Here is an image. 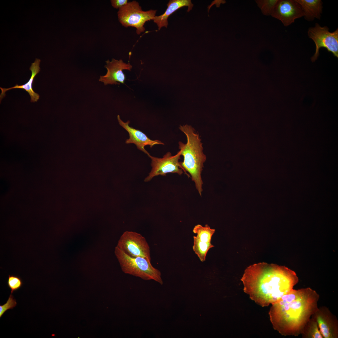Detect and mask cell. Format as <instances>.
I'll return each mask as SVG.
<instances>
[{
    "label": "cell",
    "instance_id": "obj_1",
    "mask_svg": "<svg viewBox=\"0 0 338 338\" xmlns=\"http://www.w3.org/2000/svg\"><path fill=\"white\" fill-rule=\"evenodd\" d=\"M244 292L262 307L279 300L298 282L296 273L288 268L265 262L251 265L241 279Z\"/></svg>",
    "mask_w": 338,
    "mask_h": 338
},
{
    "label": "cell",
    "instance_id": "obj_2",
    "mask_svg": "<svg viewBox=\"0 0 338 338\" xmlns=\"http://www.w3.org/2000/svg\"><path fill=\"white\" fill-rule=\"evenodd\" d=\"M319 295L310 288L294 289L272 304L269 312L274 329L283 336H298L318 309Z\"/></svg>",
    "mask_w": 338,
    "mask_h": 338
},
{
    "label": "cell",
    "instance_id": "obj_3",
    "mask_svg": "<svg viewBox=\"0 0 338 338\" xmlns=\"http://www.w3.org/2000/svg\"><path fill=\"white\" fill-rule=\"evenodd\" d=\"M179 129L187 139L186 144L181 141L178 142L181 155L184 158L183 161L180 162L181 168L188 177L190 176L186 172L190 174L192 180L194 182L196 188L201 196L203 184L201 173L206 159L203 151L202 143L199 135L196 133L195 129L191 125H180Z\"/></svg>",
    "mask_w": 338,
    "mask_h": 338
},
{
    "label": "cell",
    "instance_id": "obj_4",
    "mask_svg": "<svg viewBox=\"0 0 338 338\" xmlns=\"http://www.w3.org/2000/svg\"><path fill=\"white\" fill-rule=\"evenodd\" d=\"M115 254L125 273L163 284L160 271L153 266L151 261L142 257L130 256L117 246L115 248Z\"/></svg>",
    "mask_w": 338,
    "mask_h": 338
},
{
    "label": "cell",
    "instance_id": "obj_5",
    "mask_svg": "<svg viewBox=\"0 0 338 338\" xmlns=\"http://www.w3.org/2000/svg\"><path fill=\"white\" fill-rule=\"evenodd\" d=\"M156 11L152 9L144 11L137 2L133 1L119 9L117 14L119 21L123 26L135 28L139 35L145 31V23L153 20Z\"/></svg>",
    "mask_w": 338,
    "mask_h": 338
},
{
    "label": "cell",
    "instance_id": "obj_6",
    "mask_svg": "<svg viewBox=\"0 0 338 338\" xmlns=\"http://www.w3.org/2000/svg\"><path fill=\"white\" fill-rule=\"evenodd\" d=\"M309 38L314 41L316 46L315 51L311 58L312 62H315L319 56L321 48H326L328 52L338 58V29L331 32L327 26H321L316 23L315 26L310 27L308 31Z\"/></svg>",
    "mask_w": 338,
    "mask_h": 338
},
{
    "label": "cell",
    "instance_id": "obj_7",
    "mask_svg": "<svg viewBox=\"0 0 338 338\" xmlns=\"http://www.w3.org/2000/svg\"><path fill=\"white\" fill-rule=\"evenodd\" d=\"M117 246L130 256L142 257L151 261L150 247L146 238L139 233L131 231L125 232Z\"/></svg>",
    "mask_w": 338,
    "mask_h": 338
},
{
    "label": "cell",
    "instance_id": "obj_8",
    "mask_svg": "<svg viewBox=\"0 0 338 338\" xmlns=\"http://www.w3.org/2000/svg\"><path fill=\"white\" fill-rule=\"evenodd\" d=\"M147 155L151 160L152 169L144 180L146 182L150 181L153 177L158 175L166 176L167 173H170L181 175L183 173L179 161L181 156L180 151L174 156H172L171 152H167L161 158L152 156L150 154Z\"/></svg>",
    "mask_w": 338,
    "mask_h": 338
},
{
    "label": "cell",
    "instance_id": "obj_9",
    "mask_svg": "<svg viewBox=\"0 0 338 338\" xmlns=\"http://www.w3.org/2000/svg\"><path fill=\"white\" fill-rule=\"evenodd\" d=\"M271 16L280 20L287 27L294 23L296 19L304 16V13L296 0H278Z\"/></svg>",
    "mask_w": 338,
    "mask_h": 338
},
{
    "label": "cell",
    "instance_id": "obj_10",
    "mask_svg": "<svg viewBox=\"0 0 338 338\" xmlns=\"http://www.w3.org/2000/svg\"><path fill=\"white\" fill-rule=\"evenodd\" d=\"M311 316L315 319L323 338H338V320L327 307L318 308Z\"/></svg>",
    "mask_w": 338,
    "mask_h": 338
},
{
    "label": "cell",
    "instance_id": "obj_11",
    "mask_svg": "<svg viewBox=\"0 0 338 338\" xmlns=\"http://www.w3.org/2000/svg\"><path fill=\"white\" fill-rule=\"evenodd\" d=\"M106 63L105 67L107 70V73L104 76H100L99 81L103 82L105 85L120 84L118 82L124 84L126 79L123 70L131 71L132 66L129 63H124L122 59L118 60L114 59L111 61L108 60Z\"/></svg>",
    "mask_w": 338,
    "mask_h": 338
},
{
    "label": "cell",
    "instance_id": "obj_12",
    "mask_svg": "<svg viewBox=\"0 0 338 338\" xmlns=\"http://www.w3.org/2000/svg\"><path fill=\"white\" fill-rule=\"evenodd\" d=\"M117 119L120 125L125 129L129 133V138L125 141L126 144H135L138 149L147 155L149 153L146 150L145 146L149 145L151 148L156 144L164 145V144L158 140H152L149 138L146 135L141 131L135 129L129 125V120L125 122L117 115Z\"/></svg>",
    "mask_w": 338,
    "mask_h": 338
},
{
    "label": "cell",
    "instance_id": "obj_13",
    "mask_svg": "<svg viewBox=\"0 0 338 338\" xmlns=\"http://www.w3.org/2000/svg\"><path fill=\"white\" fill-rule=\"evenodd\" d=\"M167 8L162 14L155 16L153 20L160 30L162 27L167 28L168 25V18L169 16L179 8L188 7L187 12L192 9L193 5L191 0H170L167 4Z\"/></svg>",
    "mask_w": 338,
    "mask_h": 338
},
{
    "label": "cell",
    "instance_id": "obj_14",
    "mask_svg": "<svg viewBox=\"0 0 338 338\" xmlns=\"http://www.w3.org/2000/svg\"><path fill=\"white\" fill-rule=\"evenodd\" d=\"M40 61V59H36L34 62L32 64L29 68L32 73L31 76L29 80L26 83L22 85L16 84L15 86L8 88H2L0 87V88L1 90V93L0 95V100H1L5 96V92L7 91L13 89L17 88L22 89L26 90L30 96L31 102H37L39 99V95L38 93H35L33 90L32 85L35 76L40 71L39 65Z\"/></svg>",
    "mask_w": 338,
    "mask_h": 338
},
{
    "label": "cell",
    "instance_id": "obj_15",
    "mask_svg": "<svg viewBox=\"0 0 338 338\" xmlns=\"http://www.w3.org/2000/svg\"><path fill=\"white\" fill-rule=\"evenodd\" d=\"M300 4L305 19L310 21L315 18L320 19L322 12V1L320 0H296Z\"/></svg>",
    "mask_w": 338,
    "mask_h": 338
},
{
    "label": "cell",
    "instance_id": "obj_16",
    "mask_svg": "<svg viewBox=\"0 0 338 338\" xmlns=\"http://www.w3.org/2000/svg\"><path fill=\"white\" fill-rule=\"evenodd\" d=\"M304 338H323L315 318L311 316L301 334Z\"/></svg>",
    "mask_w": 338,
    "mask_h": 338
},
{
    "label": "cell",
    "instance_id": "obj_17",
    "mask_svg": "<svg viewBox=\"0 0 338 338\" xmlns=\"http://www.w3.org/2000/svg\"><path fill=\"white\" fill-rule=\"evenodd\" d=\"M193 245L192 249L200 261L203 262L205 261L206 255L209 249L213 247L211 242H206L202 241L195 236L193 237Z\"/></svg>",
    "mask_w": 338,
    "mask_h": 338
},
{
    "label": "cell",
    "instance_id": "obj_18",
    "mask_svg": "<svg viewBox=\"0 0 338 338\" xmlns=\"http://www.w3.org/2000/svg\"><path fill=\"white\" fill-rule=\"evenodd\" d=\"M215 231V229L211 228L207 224L204 226L200 224L197 225L193 229V232L197 234L196 236L199 239L206 242H211L212 237Z\"/></svg>",
    "mask_w": 338,
    "mask_h": 338
},
{
    "label": "cell",
    "instance_id": "obj_19",
    "mask_svg": "<svg viewBox=\"0 0 338 338\" xmlns=\"http://www.w3.org/2000/svg\"><path fill=\"white\" fill-rule=\"evenodd\" d=\"M278 0H256L257 6L262 13L266 16H271Z\"/></svg>",
    "mask_w": 338,
    "mask_h": 338
},
{
    "label": "cell",
    "instance_id": "obj_20",
    "mask_svg": "<svg viewBox=\"0 0 338 338\" xmlns=\"http://www.w3.org/2000/svg\"><path fill=\"white\" fill-rule=\"evenodd\" d=\"M7 284L11 290V294L20 288L23 284L22 279L19 277L14 275H9Z\"/></svg>",
    "mask_w": 338,
    "mask_h": 338
},
{
    "label": "cell",
    "instance_id": "obj_21",
    "mask_svg": "<svg viewBox=\"0 0 338 338\" xmlns=\"http://www.w3.org/2000/svg\"><path fill=\"white\" fill-rule=\"evenodd\" d=\"M17 304L16 300L12 294H11L6 303L3 305H0V318L7 310L13 309Z\"/></svg>",
    "mask_w": 338,
    "mask_h": 338
},
{
    "label": "cell",
    "instance_id": "obj_22",
    "mask_svg": "<svg viewBox=\"0 0 338 338\" xmlns=\"http://www.w3.org/2000/svg\"><path fill=\"white\" fill-rule=\"evenodd\" d=\"M127 0H111L110 1L112 6L116 9H120L127 4L128 3Z\"/></svg>",
    "mask_w": 338,
    "mask_h": 338
}]
</instances>
